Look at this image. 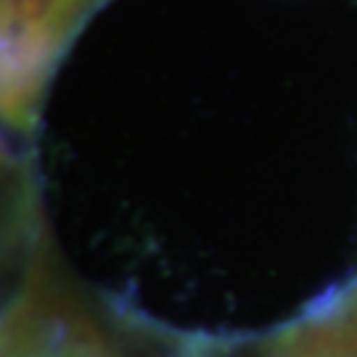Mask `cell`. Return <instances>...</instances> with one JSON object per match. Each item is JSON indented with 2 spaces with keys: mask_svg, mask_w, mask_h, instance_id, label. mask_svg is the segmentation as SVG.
<instances>
[{
  "mask_svg": "<svg viewBox=\"0 0 357 357\" xmlns=\"http://www.w3.org/2000/svg\"><path fill=\"white\" fill-rule=\"evenodd\" d=\"M6 357H114L103 342H98L93 333L79 331L75 326H69L64 331L51 333L35 331L26 323L24 328H19L13 323V331L6 344Z\"/></svg>",
  "mask_w": 357,
  "mask_h": 357,
  "instance_id": "cell-1",
  "label": "cell"
},
{
  "mask_svg": "<svg viewBox=\"0 0 357 357\" xmlns=\"http://www.w3.org/2000/svg\"><path fill=\"white\" fill-rule=\"evenodd\" d=\"M72 0H3V26L48 35L53 22L64 19Z\"/></svg>",
  "mask_w": 357,
  "mask_h": 357,
  "instance_id": "cell-2",
  "label": "cell"
}]
</instances>
